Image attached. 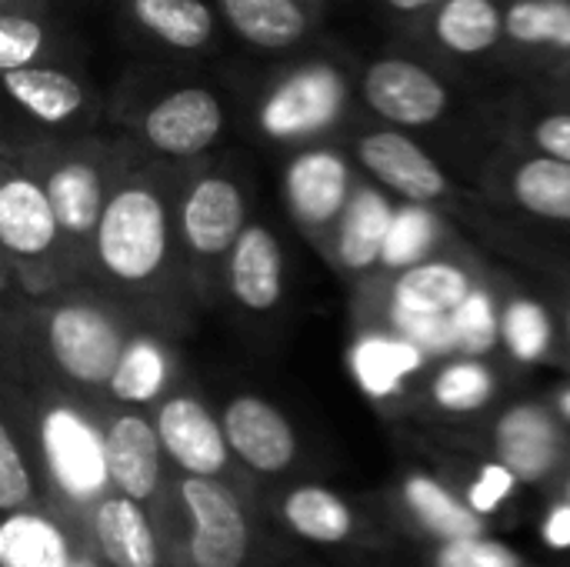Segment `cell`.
<instances>
[{
    "label": "cell",
    "mask_w": 570,
    "mask_h": 567,
    "mask_svg": "<svg viewBox=\"0 0 570 567\" xmlns=\"http://www.w3.org/2000/svg\"><path fill=\"white\" fill-rule=\"evenodd\" d=\"M164 374H167L164 354L150 341H137L134 348L124 351V358L110 378V388L124 401H150L164 388Z\"/></svg>",
    "instance_id": "cell-32"
},
{
    "label": "cell",
    "mask_w": 570,
    "mask_h": 567,
    "mask_svg": "<svg viewBox=\"0 0 570 567\" xmlns=\"http://www.w3.org/2000/svg\"><path fill=\"white\" fill-rule=\"evenodd\" d=\"M83 40L60 10L0 13V70H27L47 63H80Z\"/></svg>",
    "instance_id": "cell-14"
},
{
    "label": "cell",
    "mask_w": 570,
    "mask_h": 567,
    "mask_svg": "<svg viewBox=\"0 0 570 567\" xmlns=\"http://www.w3.org/2000/svg\"><path fill=\"white\" fill-rule=\"evenodd\" d=\"M224 100L204 80H160L137 107V130L160 157L190 160L214 147L224 134Z\"/></svg>",
    "instance_id": "cell-3"
},
{
    "label": "cell",
    "mask_w": 570,
    "mask_h": 567,
    "mask_svg": "<svg viewBox=\"0 0 570 567\" xmlns=\"http://www.w3.org/2000/svg\"><path fill=\"white\" fill-rule=\"evenodd\" d=\"M397 211L377 190H357L347 204V217L341 227V257L351 267H367L384 254L387 234L394 227Z\"/></svg>",
    "instance_id": "cell-25"
},
{
    "label": "cell",
    "mask_w": 570,
    "mask_h": 567,
    "mask_svg": "<svg viewBox=\"0 0 570 567\" xmlns=\"http://www.w3.org/2000/svg\"><path fill=\"white\" fill-rule=\"evenodd\" d=\"M43 187L50 194L60 231H70V234L97 231L107 204H104V174L94 157L73 154V157L53 160V167L43 177Z\"/></svg>",
    "instance_id": "cell-20"
},
{
    "label": "cell",
    "mask_w": 570,
    "mask_h": 567,
    "mask_svg": "<svg viewBox=\"0 0 570 567\" xmlns=\"http://www.w3.org/2000/svg\"><path fill=\"white\" fill-rule=\"evenodd\" d=\"M504 338L518 361H534L548 351L551 321L534 301H514L504 314Z\"/></svg>",
    "instance_id": "cell-34"
},
{
    "label": "cell",
    "mask_w": 570,
    "mask_h": 567,
    "mask_svg": "<svg viewBox=\"0 0 570 567\" xmlns=\"http://www.w3.org/2000/svg\"><path fill=\"white\" fill-rule=\"evenodd\" d=\"M441 567H521V558L504 545L474 538V541H451L441 551Z\"/></svg>",
    "instance_id": "cell-39"
},
{
    "label": "cell",
    "mask_w": 570,
    "mask_h": 567,
    "mask_svg": "<svg viewBox=\"0 0 570 567\" xmlns=\"http://www.w3.org/2000/svg\"><path fill=\"white\" fill-rule=\"evenodd\" d=\"M354 374L361 381V388L367 394H391L404 374H411L417 364H421V351L414 344H407L404 338H364L357 348H354Z\"/></svg>",
    "instance_id": "cell-31"
},
{
    "label": "cell",
    "mask_w": 570,
    "mask_h": 567,
    "mask_svg": "<svg viewBox=\"0 0 570 567\" xmlns=\"http://www.w3.org/2000/svg\"><path fill=\"white\" fill-rule=\"evenodd\" d=\"M528 137L538 147L541 157H554L570 164V110L568 107H554L544 110L538 117H531L528 124Z\"/></svg>",
    "instance_id": "cell-38"
},
{
    "label": "cell",
    "mask_w": 570,
    "mask_h": 567,
    "mask_svg": "<svg viewBox=\"0 0 570 567\" xmlns=\"http://www.w3.org/2000/svg\"><path fill=\"white\" fill-rule=\"evenodd\" d=\"M407 505L417 511V518L434 531L441 535L448 545L451 541H474L481 538V518L474 515V508H464L454 495H448L438 481L431 478H411L407 488Z\"/></svg>",
    "instance_id": "cell-30"
},
{
    "label": "cell",
    "mask_w": 570,
    "mask_h": 567,
    "mask_svg": "<svg viewBox=\"0 0 570 567\" xmlns=\"http://www.w3.org/2000/svg\"><path fill=\"white\" fill-rule=\"evenodd\" d=\"M381 3V10H384V17L397 27V33H401V40L407 37V33H414L444 0H377Z\"/></svg>",
    "instance_id": "cell-42"
},
{
    "label": "cell",
    "mask_w": 570,
    "mask_h": 567,
    "mask_svg": "<svg viewBox=\"0 0 570 567\" xmlns=\"http://www.w3.org/2000/svg\"><path fill=\"white\" fill-rule=\"evenodd\" d=\"M434 398L448 411H474L491 398V374L474 361L454 364L438 378Z\"/></svg>",
    "instance_id": "cell-35"
},
{
    "label": "cell",
    "mask_w": 570,
    "mask_h": 567,
    "mask_svg": "<svg viewBox=\"0 0 570 567\" xmlns=\"http://www.w3.org/2000/svg\"><path fill=\"white\" fill-rule=\"evenodd\" d=\"M341 53H307L267 77L257 100V130L277 144H297L327 134L351 104V70Z\"/></svg>",
    "instance_id": "cell-1"
},
{
    "label": "cell",
    "mask_w": 570,
    "mask_h": 567,
    "mask_svg": "<svg viewBox=\"0 0 570 567\" xmlns=\"http://www.w3.org/2000/svg\"><path fill=\"white\" fill-rule=\"evenodd\" d=\"M43 454L53 481L77 501L100 495L110 478L107 441L67 408H53L43 418Z\"/></svg>",
    "instance_id": "cell-9"
},
{
    "label": "cell",
    "mask_w": 570,
    "mask_h": 567,
    "mask_svg": "<svg viewBox=\"0 0 570 567\" xmlns=\"http://www.w3.org/2000/svg\"><path fill=\"white\" fill-rule=\"evenodd\" d=\"M3 94L33 124L63 130L97 107V90L80 63H47L3 74Z\"/></svg>",
    "instance_id": "cell-7"
},
{
    "label": "cell",
    "mask_w": 570,
    "mask_h": 567,
    "mask_svg": "<svg viewBox=\"0 0 570 567\" xmlns=\"http://www.w3.org/2000/svg\"><path fill=\"white\" fill-rule=\"evenodd\" d=\"M30 498V478L27 468L20 465L17 444L10 431H0V508L13 511Z\"/></svg>",
    "instance_id": "cell-40"
},
{
    "label": "cell",
    "mask_w": 570,
    "mask_h": 567,
    "mask_svg": "<svg viewBox=\"0 0 570 567\" xmlns=\"http://www.w3.org/2000/svg\"><path fill=\"white\" fill-rule=\"evenodd\" d=\"M284 518L297 535H304L307 541H317V545H337L354 528L347 505L324 488L291 491L284 501Z\"/></svg>",
    "instance_id": "cell-29"
},
{
    "label": "cell",
    "mask_w": 570,
    "mask_h": 567,
    "mask_svg": "<svg viewBox=\"0 0 570 567\" xmlns=\"http://www.w3.org/2000/svg\"><path fill=\"white\" fill-rule=\"evenodd\" d=\"M514 201L548 221H570V164L554 157H528L511 174Z\"/></svg>",
    "instance_id": "cell-27"
},
{
    "label": "cell",
    "mask_w": 570,
    "mask_h": 567,
    "mask_svg": "<svg viewBox=\"0 0 570 567\" xmlns=\"http://www.w3.org/2000/svg\"><path fill=\"white\" fill-rule=\"evenodd\" d=\"M224 30L261 53L304 50L324 27V7L314 0H214Z\"/></svg>",
    "instance_id": "cell-8"
},
{
    "label": "cell",
    "mask_w": 570,
    "mask_h": 567,
    "mask_svg": "<svg viewBox=\"0 0 570 567\" xmlns=\"http://www.w3.org/2000/svg\"><path fill=\"white\" fill-rule=\"evenodd\" d=\"M157 431L170 458L194 478H214L227 465V434L214 424L204 404L174 398L157 418Z\"/></svg>",
    "instance_id": "cell-17"
},
{
    "label": "cell",
    "mask_w": 570,
    "mask_h": 567,
    "mask_svg": "<svg viewBox=\"0 0 570 567\" xmlns=\"http://www.w3.org/2000/svg\"><path fill=\"white\" fill-rule=\"evenodd\" d=\"M167 254V207L144 187L127 184L114 190L97 224V257L124 281L150 277Z\"/></svg>",
    "instance_id": "cell-4"
},
{
    "label": "cell",
    "mask_w": 570,
    "mask_h": 567,
    "mask_svg": "<svg viewBox=\"0 0 570 567\" xmlns=\"http://www.w3.org/2000/svg\"><path fill=\"white\" fill-rule=\"evenodd\" d=\"M498 458L521 481H541L558 461V431L534 404H518L498 421Z\"/></svg>",
    "instance_id": "cell-21"
},
{
    "label": "cell",
    "mask_w": 570,
    "mask_h": 567,
    "mask_svg": "<svg viewBox=\"0 0 570 567\" xmlns=\"http://www.w3.org/2000/svg\"><path fill=\"white\" fill-rule=\"evenodd\" d=\"M100 551L114 567H157L154 531L130 498H110L97 508L94 518Z\"/></svg>",
    "instance_id": "cell-24"
},
{
    "label": "cell",
    "mask_w": 570,
    "mask_h": 567,
    "mask_svg": "<svg viewBox=\"0 0 570 567\" xmlns=\"http://www.w3.org/2000/svg\"><path fill=\"white\" fill-rule=\"evenodd\" d=\"M77 567H87V565H77Z\"/></svg>",
    "instance_id": "cell-48"
},
{
    "label": "cell",
    "mask_w": 570,
    "mask_h": 567,
    "mask_svg": "<svg viewBox=\"0 0 570 567\" xmlns=\"http://www.w3.org/2000/svg\"><path fill=\"white\" fill-rule=\"evenodd\" d=\"M284 187H287V201L294 214L307 224H324L351 204L347 160L327 147H311L297 154L287 167Z\"/></svg>",
    "instance_id": "cell-16"
},
{
    "label": "cell",
    "mask_w": 570,
    "mask_h": 567,
    "mask_svg": "<svg viewBox=\"0 0 570 567\" xmlns=\"http://www.w3.org/2000/svg\"><path fill=\"white\" fill-rule=\"evenodd\" d=\"M117 30L150 57H207L220 47L224 20L214 0H117Z\"/></svg>",
    "instance_id": "cell-5"
},
{
    "label": "cell",
    "mask_w": 570,
    "mask_h": 567,
    "mask_svg": "<svg viewBox=\"0 0 570 567\" xmlns=\"http://www.w3.org/2000/svg\"><path fill=\"white\" fill-rule=\"evenodd\" d=\"M514 481H518V478H514L511 468H504V465H488V468L478 475L474 488H471V508L481 511V515L494 511V508L514 491Z\"/></svg>",
    "instance_id": "cell-41"
},
{
    "label": "cell",
    "mask_w": 570,
    "mask_h": 567,
    "mask_svg": "<svg viewBox=\"0 0 570 567\" xmlns=\"http://www.w3.org/2000/svg\"><path fill=\"white\" fill-rule=\"evenodd\" d=\"M314 3H321V7H324V10H327V3H331V0H314Z\"/></svg>",
    "instance_id": "cell-47"
},
{
    "label": "cell",
    "mask_w": 570,
    "mask_h": 567,
    "mask_svg": "<svg viewBox=\"0 0 570 567\" xmlns=\"http://www.w3.org/2000/svg\"><path fill=\"white\" fill-rule=\"evenodd\" d=\"M391 314H394L397 334H401L407 344H414L417 351L448 354V351L458 348L451 314H417V311H404V307H394Z\"/></svg>",
    "instance_id": "cell-37"
},
{
    "label": "cell",
    "mask_w": 570,
    "mask_h": 567,
    "mask_svg": "<svg viewBox=\"0 0 570 567\" xmlns=\"http://www.w3.org/2000/svg\"><path fill=\"white\" fill-rule=\"evenodd\" d=\"M508 0H444L401 43L434 63H484L501 57Z\"/></svg>",
    "instance_id": "cell-6"
},
{
    "label": "cell",
    "mask_w": 570,
    "mask_h": 567,
    "mask_svg": "<svg viewBox=\"0 0 570 567\" xmlns=\"http://www.w3.org/2000/svg\"><path fill=\"white\" fill-rule=\"evenodd\" d=\"M107 461H110V481L130 498H150L160 481V451H157V431H150L140 418H117L107 434Z\"/></svg>",
    "instance_id": "cell-22"
},
{
    "label": "cell",
    "mask_w": 570,
    "mask_h": 567,
    "mask_svg": "<svg viewBox=\"0 0 570 567\" xmlns=\"http://www.w3.org/2000/svg\"><path fill=\"white\" fill-rule=\"evenodd\" d=\"M60 231L50 194L33 174H7L0 184V241L13 254H43Z\"/></svg>",
    "instance_id": "cell-18"
},
{
    "label": "cell",
    "mask_w": 570,
    "mask_h": 567,
    "mask_svg": "<svg viewBox=\"0 0 570 567\" xmlns=\"http://www.w3.org/2000/svg\"><path fill=\"white\" fill-rule=\"evenodd\" d=\"M3 567H70L63 535L33 515H10L0 528Z\"/></svg>",
    "instance_id": "cell-28"
},
{
    "label": "cell",
    "mask_w": 570,
    "mask_h": 567,
    "mask_svg": "<svg viewBox=\"0 0 570 567\" xmlns=\"http://www.w3.org/2000/svg\"><path fill=\"white\" fill-rule=\"evenodd\" d=\"M541 74H548L558 87H568L570 90V57L561 60V63H554V67H548V70H541Z\"/></svg>",
    "instance_id": "cell-45"
},
{
    "label": "cell",
    "mask_w": 570,
    "mask_h": 567,
    "mask_svg": "<svg viewBox=\"0 0 570 567\" xmlns=\"http://www.w3.org/2000/svg\"><path fill=\"white\" fill-rule=\"evenodd\" d=\"M230 287L250 311H271L281 301V247L271 231L247 227L234 244Z\"/></svg>",
    "instance_id": "cell-23"
},
{
    "label": "cell",
    "mask_w": 570,
    "mask_h": 567,
    "mask_svg": "<svg viewBox=\"0 0 570 567\" xmlns=\"http://www.w3.org/2000/svg\"><path fill=\"white\" fill-rule=\"evenodd\" d=\"M431 241H434V217L421 204H407L394 217V227L387 234V244H384L381 261L387 267H407L411 271L428 254Z\"/></svg>",
    "instance_id": "cell-33"
},
{
    "label": "cell",
    "mask_w": 570,
    "mask_h": 567,
    "mask_svg": "<svg viewBox=\"0 0 570 567\" xmlns=\"http://www.w3.org/2000/svg\"><path fill=\"white\" fill-rule=\"evenodd\" d=\"M357 97L371 114L404 127H431L451 110V84L441 63L428 60L411 47L384 50L371 57L357 74Z\"/></svg>",
    "instance_id": "cell-2"
},
{
    "label": "cell",
    "mask_w": 570,
    "mask_h": 567,
    "mask_svg": "<svg viewBox=\"0 0 570 567\" xmlns=\"http://www.w3.org/2000/svg\"><path fill=\"white\" fill-rule=\"evenodd\" d=\"M60 10V0H0V13H43Z\"/></svg>",
    "instance_id": "cell-44"
},
{
    "label": "cell",
    "mask_w": 570,
    "mask_h": 567,
    "mask_svg": "<svg viewBox=\"0 0 570 567\" xmlns=\"http://www.w3.org/2000/svg\"><path fill=\"white\" fill-rule=\"evenodd\" d=\"M357 160L391 190L411 204H428L448 194V177L434 157L414 144L404 130L381 127L357 137Z\"/></svg>",
    "instance_id": "cell-11"
},
{
    "label": "cell",
    "mask_w": 570,
    "mask_h": 567,
    "mask_svg": "<svg viewBox=\"0 0 570 567\" xmlns=\"http://www.w3.org/2000/svg\"><path fill=\"white\" fill-rule=\"evenodd\" d=\"M570 57V0H508L501 60L534 74Z\"/></svg>",
    "instance_id": "cell-13"
},
{
    "label": "cell",
    "mask_w": 570,
    "mask_h": 567,
    "mask_svg": "<svg viewBox=\"0 0 570 567\" xmlns=\"http://www.w3.org/2000/svg\"><path fill=\"white\" fill-rule=\"evenodd\" d=\"M180 227L187 244L200 254L234 251L244 234V194L237 180L220 174L200 177L180 204Z\"/></svg>",
    "instance_id": "cell-15"
},
{
    "label": "cell",
    "mask_w": 570,
    "mask_h": 567,
    "mask_svg": "<svg viewBox=\"0 0 570 567\" xmlns=\"http://www.w3.org/2000/svg\"><path fill=\"white\" fill-rule=\"evenodd\" d=\"M47 338L57 364L83 384L114 378L124 358L117 328L94 307H60L50 317Z\"/></svg>",
    "instance_id": "cell-12"
},
{
    "label": "cell",
    "mask_w": 570,
    "mask_h": 567,
    "mask_svg": "<svg viewBox=\"0 0 570 567\" xmlns=\"http://www.w3.org/2000/svg\"><path fill=\"white\" fill-rule=\"evenodd\" d=\"M454 321V338H458V348L468 351V354H484L494 348L498 341V317H494V307H491V297L488 294H468V301L451 314Z\"/></svg>",
    "instance_id": "cell-36"
},
{
    "label": "cell",
    "mask_w": 570,
    "mask_h": 567,
    "mask_svg": "<svg viewBox=\"0 0 570 567\" xmlns=\"http://www.w3.org/2000/svg\"><path fill=\"white\" fill-rule=\"evenodd\" d=\"M471 294L468 274L454 264H417L401 274L394 307L417 314H454Z\"/></svg>",
    "instance_id": "cell-26"
},
{
    "label": "cell",
    "mask_w": 570,
    "mask_h": 567,
    "mask_svg": "<svg viewBox=\"0 0 570 567\" xmlns=\"http://www.w3.org/2000/svg\"><path fill=\"white\" fill-rule=\"evenodd\" d=\"M544 541L551 548H570V505H561L551 511V518L544 525Z\"/></svg>",
    "instance_id": "cell-43"
},
{
    "label": "cell",
    "mask_w": 570,
    "mask_h": 567,
    "mask_svg": "<svg viewBox=\"0 0 570 567\" xmlns=\"http://www.w3.org/2000/svg\"><path fill=\"white\" fill-rule=\"evenodd\" d=\"M227 444L257 471H284L294 461V431L261 398H237L224 414Z\"/></svg>",
    "instance_id": "cell-19"
},
{
    "label": "cell",
    "mask_w": 570,
    "mask_h": 567,
    "mask_svg": "<svg viewBox=\"0 0 570 567\" xmlns=\"http://www.w3.org/2000/svg\"><path fill=\"white\" fill-rule=\"evenodd\" d=\"M561 411H564V414L570 418V391H564V394H561Z\"/></svg>",
    "instance_id": "cell-46"
},
{
    "label": "cell",
    "mask_w": 570,
    "mask_h": 567,
    "mask_svg": "<svg viewBox=\"0 0 570 567\" xmlns=\"http://www.w3.org/2000/svg\"><path fill=\"white\" fill-rule=\"evenodd\" d=\"M184 505L194 515L190 558L197 567H240L247 558V525L234 495L214 478H187Z\"/></svg>",
    "instance_id": "cell-10"
}]
</instances>
